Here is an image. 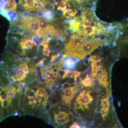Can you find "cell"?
<instances>
[{"label": "cell", "mask_w": 128, "mask_h": 128, "mask_svg": "<svg viewBox=\"0 0 128 128\" xmlns=\"http://www.w3.org/2000/svg\"><path fill=\"white\" fill-rule=\"evenodd\" d=\"M105 42L102 40L92 38L86 41L80 49L79 59H83L86 56L89 55L97 48L102 46Z\"/></svg>", "instance_id": "7a4b0ae2"}, {"label": "cell", "mask_w": 128, "mask_h": 128, "mask_svg": "<svg viewBox=\"0 0 128 128\" xmlns=\"http://www.w3.org/2000/svg\"><path fill=\"white\" fill-rule=\"evenodd\" d=\"M40 71L41 76L44 80L45 86L47 87H48L51 83L54 82L58 76V74H56L54 72L50 65L41 66Z\"/></svg>", "instance_id": "5b68a950"}, {"label": "cell", "mask_w": 128, "mask_h": 128, "mask_svg": "<svg viewBox=\"0 0 128 128\" xmlns=\"http://www.w3.org/2000/svg\"><path fill=\"white\" fill-rule=\"evenodd\" d=\"M69 128H80V127L77 124L76 122H74Z\"/></svg>", "instance_id": "484cf974"}, {"label": "cell", "mask_w": 128, "mask_h": 128, "mask_svg": "<svg viewBox=\"0 0 128 128\" xmlns=\"http://www.w3.org/2000/svg\"><path fill=\"white\" fill-rule=\"evenodd\" d=\"M3 87L2 86H0V93L2 92L3 91Z\"/></svg>", "instance_id": "f546056e"}, {"label": "cell", "mask_w": 128, "mask_h": 128, "mask_svg": "<svg viewBox=\"0 0 128 128\" xmlns=\"http://www.w3.org/2000/svg\"><path fill=\"white\" fill-rule=\"evenodd\" d=\"M76 75V71L70 70H67V75L66 76L70 78H74Z\"/></svg>", "instance_id": "d6986e66"}, {"label": "cell", "mask_w": 128, "mask_h": 128, "mask_svg": "<svg viewBox=\"0 0 128 128\" xmlns=\"http://www.w3.org/2000/svg\"><path fill=\"white\" fill-rule=\"evenodd\" d=\"M80 80L82 84L86 87H91L93 85V80L89 77L88 73H86V78L84 80L81 78Z\"/></svg>", "instance_id": "4fadbf2b"}, {"label": "cell", "mask_w": 128, "mask_h": 128, "mask_svg": "<svg viewBox=\"0 0 128 128\" xmlns=\"http://www.w3.org/2000/svg\"><path fill=\"white\" fill-rule=\"evenodd\" d=\"M42 52L44 55L49 57L50 55L51 50L50 49L48 48V46H44L42 50Z\"/></svg>", "instance_id": "2e32d148"}, {"label": "cell", "mask_w": 128, "mask_h": 128, "mask_svg": "<svg viewBox=\"0 0 128 128\" xmlns=\"http://www.w3.org/2000/svg\"><path fill=\"white\" fill-rule=\"evenodd\" d=\"M78 91V88L76 86H70L69 87L63 89L61 95V104L70 108L72 102Z\"/></svg>", "instance_id": "277c9868"}, {"label": "cell", "mask_w": 128, "mask_h": 128, "mask_svg": "<svg viewBox=\"0 0 128 128\" xmlns=\"http://www.w3.org/2000/svg\"><path fill=\"white\" fill-rule=\"evenodd\" d=\"M8 81H9V85L12 84L14 82H16L14 78H13L12 76H9V78H8Z\"/></svg>", "instance_id": "d4e9b609"}, {"label": "cell", "mask_w": 128, "mask_h": 128, "mask_svg": "<svg viewBox=\"0 0 128 128\" xmlns=\"http://www.w3.org/2000/svg\"><path fill=\"white\" fill-rule=\"evenodd\" d=\"M54 111V121L59 126H63L69 122V114L64 111Z\"/></svg>", "instance_id": "ba28073f"}, {"label": "cell", "mask_w": 128, "mask_h": 128, "mask_svg": "<svg viewBox=\"0 0 128 128\" xmlns=\"http://www.w3.org/2000/svg\"><path fill=\"white\" fill-rule=\"evenodd\" d=\"M2 99L1 98L0 96V102H2Z\"/></svg>", "instance_id": "4dcf8cb0"}, {"label": "cell", "mask_w": 128, "mask_h": 128, "mask_svg": "<svg viewBox=\"0 0 128 128\" xmlns=\"http://www.w3.org/2000/svg\"><path fill=\"white\" fill-rule=\"evenodd\" d=\"M109 108L105 106H102L100 110V113L103 120L105 119V117H107L109 112Z\"/></svg>", "instance_id": "5bb4252c"}, {"label": "cell", "mask_w": 128, "mask_h": 128, "mask_svg": "<svg viewBox=\"0 0 128 128\" xmlns=\"http://www.w3.org/2000/svg\"><path fill=\"white\" fill-rule=\"evenodd\" d=\"M28 102H29V104H34V98L33 96H28Z\"/></svg>", "instance_id": "cb8c5ba5"}, {"label": "cell", "mask_w": 128, "mask_h": 128, "mask_svg": "<svg viewBox=\"0 0 128 128\" xmlns=\"http://www.w3.org/2000/svg\"><path fill=\"white\" fill-rule=\"evenodd\" d=\"M42 97V96H39L38 94H35L34 96V104L36 105L38 102L39 104L40 103Z\"/></svg>", "instance_id": "44dd1931"}, {"label": "cell", "mask_w": 128, "mask_h": 128, "mask_svg": "<svg viewBox=\"0 0 128 128\" xmlns=\"http://www.w3.org/2000/svg\"><path fill=\"white\" fill-rule=\"evenodd\" d=\"M42 12V17L46 20L49 22H52L55 18V14L54 12L51 9H45L41 10Z\"/></svg>", "instance_id": "30bf717a"}, {"label": "cell", "mask_w": 128, "mask_h": 128, "mask_svg": "<svg viewBox=\"0 0 128 128\" xmlns=\"http://www.w3.org/2000/svg\"><path fill=\"white\" fill-rule=\"evenodd\" d=\"M102 59H103L102 58L97 55H92L90 56L88 58L89 62L92 61L96 62V61H98V60H102Z\"/></svg>", "instance_id": "e0dca14e"}, {"label": "cell", "mask_w": 128, "mask_h": 128, "mask_svg": "<svg viewBox=\"0 0 128 128\" xmlns=\"http://www.w3.org/2000/svg\"><path fill=\"white\" fill-rule=\"evenodd\" d=\"M92 100L93 98L89 92H86L84 90L78 94L76 98L75 102L81 104L84 109H88L89 108L88 105L91 104Z\"/></svg>", "instance_id": "8992f818"}, {"label": "cell", "mask_w": 128, "mask_h": 128, "mask_svg": "<svg viewBox=\"0 0 128 128\" xmlns=\"http://www.w3.org/2000/svg\"><path fill=\"white\" fill-rule=\"evenodd\" d=\"M102 60L98 61H92L91 62V72L92 74L94 76H96L98 72L102 68Z\"/></svg>", "instance_id": "8fae6325"}, {"label": "cell", "mask_w": 128, "mask_h": 128, "mask_svg": "<svg viewBox=\"0 0 128 128\" xmlns=\"http://www.w3.org/2000/svg\"><path fill=\"white\" fill-rule=\"evenodd\" d=\"M70 86V84H69V82H66L64 84H62V88H61V90L64 89L66 88L69 87Z\"/></svg>", "instance_id": "4316f807"}, {"label": "cell", "mask_w": 128, "mask_h": 128, "mask_svg": "<svg viewBox=\"0 0 128 128\" xmlns=\"http://www.w3.org/2000/svg\"><path fill=\"white\" fill-rule=\"evenodd\" d=\"M77 10L76 8H71L66 9L63 12V15L64 17L67 18H71L74 16L77 13Z\"/></svg>", "instance_id": "7c38bea8"}, {"label": "cell", "mask_w": 128, "mask_h": 128, "mask_svg": "<svg viewBox=\"0 0 128 128\" xmlns=\"http://www.w3.org/2000/svg\"><path fill=\"white\" fill-rule=\"evenodd\" d=\"M18 112H17V111H14V112H13V114L14 116H18Z\"/></svg>", "instance_id": "f1b7e54d"}, {"label": "cell", "mask_w": 128, "mask_h": 128, "mask_svg": "<svg viewBox=\"0 0 128 128\" xmlns=\"http://www.w3.org/2000/svg\"><path fill=\"white\" fill-rule=\"evenodd\" d=\"M0 96L2 100H3L7 99L8 97L6 92L4 89H3V91L0 93Z\"/></svg>", "instance_id": "7402d4cb"}, {"label": "cell", "mask_w": 128, "mask_h": 128, "mask_svg": "<svg viewBox=\"0 0 128 128\" xmlns=\"http://www.w3.org/2000/svg\"><path fill=\"white\" fill-rule=\"evenodd\" d=\"M29 70L26 63L20 62L18 65V68L16 74L12 75L15 82L20 81L25 79L29 73Z\"/></svg>", "instance_id": "52a82bcc"}, {"label": "cell", "mask_w": 128, "mask_h": 128, "mask_svg": "<svg viewBox=\"0 0 128 128\" xmlns=\"http://www.w3.org/2000/svg\"><path fill=\"white\" fill-rule=\"evenodd\" d=\"M18 48L22 50V55L31 56V53L37 55L38 53V46L30 38H24L18 40Z\"/></svg>", "instance_id": "3957f363"}, {"label": "cell", "mask_w": 128, "mask_h": 128, "mask_svg": "<svg viewBox=\"0 0 128 128\" xmlns=\"http://www.w3.org/2000/svg\"><path fill=\"white\" fill-rule=\"evenodd\" d=\"M1 106L2 108H6L10 105V103L9 102V100H8V98L6 100H3L1 102Z\"/></svg>", "instance_id": "ffe728a7"}, {"label": "cell", "mask_w": 128, "mask_h": 128, "mask_svg": "<svg viewBox=\"0 0 128 128\" xmlns=\"http://www.w3.org/2000/svg\"><path fill=\"white\" fill-rule=\"evenodd\" d=\"M100 105L102 106L110 108V104L108 98H104L101 100Z\"/></svg>", "instance_id": "ac0fdd59"}, {"label": "cell", "mask_w": 128, "mask_h": 128, "mask_svg": "<svg viewBox=\"0 0 128 128\" xmlns=\"http://www.w3.org/2000/svg\"><path fill=\"white\" fill-rule=\"evenodd\" d=\"M88 36L81 37L79 34H73L65 44L64 56L78 59L80 49L86 41L90 39Z\"/></svg>", "instance_id": "6da1fadb"}, {"label": "cell", "mask_w": 128, "mask_h": 128, "mask_svg": "<svg viewBox=\"0 0 128 128\" xmlns=\"http://www.w3.org/2000/svg\"><path fill=\"white\" fill-rule=\"evenodd\" d=\"M67 70H60L58 72V76H59L60 78L61 79H64L65 78H67Z\"/></svg>", "instance_id": "9a60e30c"}, {"label": "cell", "mask_w": 128, "mask_h": 128, "mask_svg": "<svg viewBox=\"0 0 128 128\" xmlns=\"http://www.w3.org/2000/svg\"><path fill=\"white\" fill-rule=\"evenodd\" d=\"M52 107L50 102L48 101L45 106V110H47L48 112H49L51 109H52Z\"/></svg>", "instance_id": "603a6c76"}, {"label": "cell", "mask_w": 128, "mask_h": 128, "mask_svg": "<svg viewBox=\"0 0 128 128\" xmlns=\"http://www.w3.org/2000/svg\"><path fill=\"white\" fill-rule=\"evenodd\" d=\"M80 59L74 57H64L63 60L62 66L66 70H71L76 66Z\"/></svg>", "instance_id": "9c48e42d"}, {"label": "cell", "mask_w": 128, "mask_h": 128, "mask_svg": "<svg viewBox=\"0 0 128 128\" xmlns=\"http://www.w3.org/2000/svg\"><path fill=\"white\" fill-rule=\"evenodd\" d=\"M80 74L81 73L80 72L76 71V75L75 77H74V80L75 82H76L77 79L80 75Z\"/></svg>", "instance_id": "83f0119b"}]
</instances>
